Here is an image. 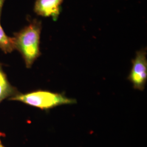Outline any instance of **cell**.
Returning a JSON list of instances; mask_svg holds the SVG:
<instances>
[{"label": "cell", "mask_w": 147, "mask_h": 147, "mask_svg": "<svg viewBox=\"0 0 147 147\" xmlns=\"http://www.w3.org/2000/svg\"><path fill=\"white\" fill-rule=\"evenodd\" d=\"M64 0H36L34 11L43 17H51L54 21L58 19Z\"/></svg>", "instance_id": "4"}, {"label": "cell", "mask_w": 147, "mask_h": 147, "mask_svg": "<svg viewBox=\"0 0 147 147\" xmlns=\"http://www.w3.org/2000/svg\"><path fill=\"white\" fill-rule=\"evenodd\" d=\"M18 93L17 90L10 84L0 66V102L8 97L14 96Z\"/></svg>", "instance_id": "5"}, {"label": "cell", "mask_w": 147, "mask_h": 147, "mask_svg": "<svg viewBox=\"0 0 147 147\" xmlns=\"http://www.w3.org/2000/svg\"><path fill=\"white\" fill-rule=\"evenodd\" d=\"M42 30L41 22L34 20L14 38L16 49L21 53L27 68L32 64L40 55V38Z\"/></svg>", "instance_id": "1"}, {"label": "cell", "mask_w": 147, "mask_h": 147, "mask_svg": "<svg viewBox=\"0 0 147 147\" xmlns=\"http://www.w3.org/2000/svg\"><path fill=\"white\" fill-rule=\"evenodd\" d=\"M9 100L20 101L27 105L44 110L61 105H71L76 102L75 99L68 98L62 93L42 90L26 94L18 93L10 98Z\"/></svg>", "instance_id": "2"}, {"label": "cell", "mask_w": 147, "mask_h": 147, "mask_svg": "<svg viewBox=\"0 0 147 147\" xmlns=\"http://www.w3.org/2000/svg\"><path fill=\"white\" fill-rule=\"evenodd\" d=\"M5 1V0H0V16H1V12L2 6L3 5Z\"/></svg>", "instance_id": "7"}, {"label": "cell", "mask_w": 147, "mask_h": 147, "mask_svg": "<svg viewBox=\"0 0 147 147\" xmlns=\"http://www.w3.org/2000/svg\"><path fill=\"white\" fill-rule=\"evenodd\" d=\"M1 135H2V134H1V133H0V137ZM0 147H5L3 145H2V142H1V139H0Z\"/></svg>", "instance_id": "8"}, {"label": "cell", "mask_w": 147, "mask_h": 147, "mask_svg": "<svg viewBox=\"0 0 147 147\" xmlns=\"http://www.w3.org/2000/svg\"><path fill=\"white\" fill-rule=\"evenodd\" d=\"M147 49L137 51L135 57L132 60V68L128 76L135 89L143 90L147 83Z\"/></svg>", "instance_id": "3"}, {"label": "cell", "mask_w": 147, "mask_h": 147, "mask_svg": "<svg viewBox=\"0 0 147 147\" xmlns=\"http://www.w3.org/2000/svg\"><path fill=\"white\" fill-rule=\"evenodd\" d=\"M0 49L5 53H10L16 49L14 38L8 37L5 34L0 25Z\"/></svg>", "instance_id": "6"}]
</instances>
